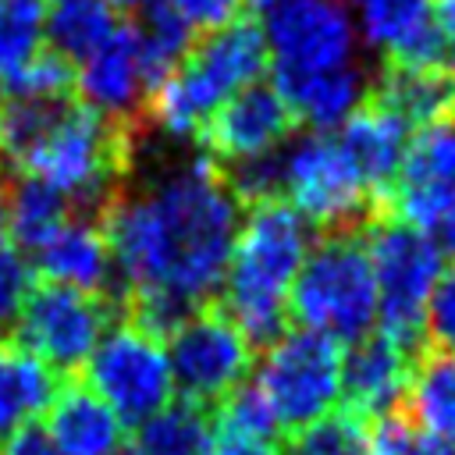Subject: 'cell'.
Here are the masks:
<instances>
[{
    "mask_svg": "<svg viewBox=\"0 0 455 455\" xmlns=\"http://www.w3.org/2000/svg\"><path fill=\"white\" fill-rule=\"evenodd\" d=\"M430 18H434L437 39H441L444 64L455 71V0H434L430 4Z\"/></svg>",
    "mask_w": 455,
    "mask_h": 455,
    "instance_id": "cell-35",
    "label": "cell"
},
{
    "mask_svg": "<svg viewBox=\"0 0 455 455\" xmlns=\"http://www.w3.org/2000/svg\"><path fill=\"white\" fill-rule=\"evenodd\" d=\"M402 409L416 427L455 448V355L430 352L416 359Z\"/></svg>",
    "mask_w": 455,
    "mask_h": 455,
    "instance_id": "cell-25",
    "label": "cell"
},
{
    "mask_svg": "<svg viewBox=\"0 0 455 455\" xmlns=\"http://www.w3.org/2000/svg\"><path fill=\"white\" fill-rule=\"evenodd\" d=\"M0 455H60V451H57V444L50 441L46 427L32 419V423L18 427V430L0 444Z\"/></svg>",
    "mask_w": 455,
    "mask_h": 455,
    "instance_id": "cell-34",
    "label": "cell"
},
{
    "mask_svg": "<svg viewBox=\"0 0 455 455\" xmlns=\"http://www.w3.org/2000/svg\"><path fill=\"white\" fill-rule=\"evenodd\" d=\"M213 441V409L171 398L160 412H153L146 423L135 427V448L142 455H210Z\"/></svg>",
    "mask_w": 455,
    "mask_h": 455,
    "instance_id": "cell-26",
    "label": "cell"
},
{
    "mask_svg": "<svg viewBox=\"0 0 455 455\" xmlns=\"http://www.w3.org/2000/svg\"><path fill=\"white\" fill-rule=\"evenodd\" d=\"M416 359L419 355H409L384 334H366L363 341H355L341 366L345 409L359 412L363 419H380L402 409Z\"/></svg>",
    "mask_w": 455,
    "mask_h": 455,
    "instance_id": "cell-15",
    "label": "cell"
},
{
    "mask_svg": "<svg viewBox=\"0 0 455 455\" xmlns=\"http://www.w3.org/2000/svg\"><path fill=\"white\" fill-rule=\"evenodd\" d=\"M43 427L60 455H114L124 444V430L114 409L78 377H68L53 391L43 412Z\"/></svg>",
    "mask_w": 455,
    "mask_h": 455,
    "instance_id": "cell-20",
    "label": "cell"
},
{
    "mask_svg": "<svg viewBox=\"0 0 455 455\" xmlns=\"http://www.w3.org/2000/svg\"><path fill=\"white\" fill-rule=\"evenodd\" d=\"M196 36L199 32H210V28H220L228 25L231 18H238L242 11V0H164Z\"/></svg>",
    "mask_w": 455,
    "mask_h": 455,
    "instance_id": "cell-32",
    "label": "cell"
},
{
    "mask_svg": "<svg viewBox=\"0 0 455 455\" xmlns=\"http://www.w3.org/2000/svg\"><path fill=\"white\" fill-rule=\"evenodd\" d=\"M114 455H142V451H139V448H135V444H121V448H117V451H114Z\"/></svg>",
    "mask_w": 455,
    "mask_h": 455,
    "instance_id": "cell-38",
    "label": "cell"
},
{
    "mask_svg": "<svg viewBox=\"0 0 455 455\" xmlns=\"http://www.w3.org/2000/svg\"><path fill=\"white\" fill-rule=\"evenodd\" d=\"M267 50L281 71H331L355 64L359 28L345 0H274L263 21Z\"/></svg>",
    "mask_w": 455,
    "mask_h": 455,
    "instance_id": "cell-11",
    "label": "cell"
},
{
    "mask_svg": "<svg viewBox=\"0 0 455 455\" xmlns=\"http://www.w3.org/2000/svg\"><path fill=\"white\" fill-rule=\"evenodd\" d=\"M434 235H437V252H444V256H451V263H455V206L434 224Z\"/></svg>",
    "mask_w": 455,
    "mask_h": 455,
    "instance_id": "cell-36",
    "label": "cell"
},
{
    "mask_svg": "<svg viewBox=\"0 0 455 455\" xmlns=\"http://www.w3.org/2000/svg\"><path fill=\"white\" fill-rule=\"evenodd\" d=\"M78 380L114 409L121 427L146 423L174 398L164 341L132 320H114L107 327Z\"/></svg>",
    "mask_w": 455,
    "mask_h": 455,
    "instance_id": "cell-8",
    "label": "cell"
},
{
    "mask_svg": "<svg viewBox=\"0 0 455 455\" xmlns=\"http://www.w3.org/2000/svg\"><path fill=\"white\" fill-rule=\"evenodd\" d=\"M359 36L384 64H444L430 0H359Z\"/></svg>",
    "mask_w": 455,
    "mask_h": 455,
    "instance_id": "cell-19",
    "label": "cell"
},
{
    "mask_svg": "<svg viewBox=\"0 0 455 455\" xmlns=\"http://www.w3.org/2000/svg\"><path fill=\"white\" fill-rule=\"evenodd\" d=\"M281 199L320 235L363 231L380 213L348 153L327 132H309L281 149Z\"/></svg>",
    "mask_w": 455,
    "mask_h": 455,
    "instance_id": "cell-6",
    "label": "cell"
},
{
    "mask_svg": "<svg viewBox=\"0 0 455 455\" xmlns=\"http://www.w3.org/2000/svg\"><path fill=\"white\" fill-rule=\"evenodd\" d=\"M313 245V228L284 199L245 206L224 267V313L252 348H267L288 331V291Z\"/></svg>",
    "mask_w": 455,
    "mask_h": 455,
    "instance_id": "cell-2",
    "label": "cell"
},
{
    "mask_svg": "<svg viewBox=\"0 0 455 455\" xmlns=\"http://www.w3.org/2000/svg\"><path fill=\"white\" fill-rule=\"evenodd\" d=\"M288 316L338 345H355L377 327V281L363 231H331L309 245L288 291Z\"/></svg>",
    "mask_w": 455,
    "mask_h": 455,
    "instance_id": "cell-4",
    "label": "cell"
},
{
    "mask_svg": "<svg viewBox=\"0 0 455 455\" xmlns=\"http://www.w3.org/2000/svg\"><path fill=\"white\" fill-rule=\"evenodd\" d=\"M363 235L377 281V334L409 355H419L427 338V299L441 274V252L427 231H416L391 213H377Z\"/></svg>",
    "mask_w": 455,
    "mask_h": 455,
    "instance_id": "cell-5",
    "label": "cell"
},
{
    "mask_svg": "<svg viewBox=\"0 0 455 455\" xmlns=\"http://www.w3.org/2000/svg\"><path fill=\"white\" fill-rule=\"evenodd\" d=\"M291 128L295 117L288 103L274 92V85L256 82L224 100L196 132V139L203 146V156H210L213 164H235L281 149Z\"/></svg>",
    "mask_w": 455,
    "mask_h": 455,
    "instance_id": "cell-13",
    "label": "cell"
},
{
    "mask_svg": "<svg viewBox=\"0 0 455 455\" xmlns=\"http://www.w3.org/2000/svg\"><path fill=\"white\" fill-rule=\"evenodd\" d=\"M121 21L124 14L107 0H50L43 11V46L78 68L121 28Z\"/></svg>",
    "mask_w": 455,
    "mask_h": 455,
    "instance_id": "cell-23",
    "label": "cell"
},
{
    "mask_svg": "<svg viewBox=\"0 0 455 455\" xmlns=\"http://www.w3.org/2000/svg\"><path fill=\"white\" fill-rule=\"evenodd\" d=\"M427 341L434 352L455 355V263L437 274L427 299Z\"/></svg>",
    "mask_w": 455,
    "mask_h": 455,
    "instance_id": "cell-31",
    "label": "cell"
},
{
    "mask_svg": "<svg viewBox=\"0 0 455 455\" xmlns=\"http://www.w3.org/2000/svg\"><path fill=\"white\" fill-rule=\"evenodd\" d=\"M43 46V4L0 0V75H14Z\"/></svg>",
    "mask_w": 455,
    "mask_h": 455,
    "instance_id": "cell-28",
    "label": "cell"
},
{
    "mask_svg": "<svg viewBox=\"0 0 455 455\" xmlns=\"http://www.w3.org/2000/svg\"><path fill=\"white\" fill-rule=\"evenodd\" d=\"M57 391V373L46 370L11 338L0 341V444L25 423L46 412Z\"/></svg>",
    "mask_w": 455,
    "mask_h": 455,
    "instance_id": "cell-24",
    "label": "cell"
},
{
    "mask_svg": "<svg viewBox=\"0 0 455 455\" xmlns=\"http://www.w3.org/2000/svg\"><path fill=\"white\" fill-rule=\"evenodd\" d=\"M270 85L274 92L288 103L291 117L327 132L345 124V117L366 100L370 92V75L363 71V64H345V68H331V71H281L270 68Z\"/></svg>",
    "mask_w": 455,
    "mask_h": 455,
    "instance_id": "cell-17",
    "label": "cell"
},
{
    "mask_svg": "<svg viewBox=\"0 0 455 455\" xmlns=\"http://www.w3.org/2000/svg\"><path fill=\"white\" fill-rule=\"evenodd\" d=\"M455 206V121L419 128L402 156V167L380 203V213L434 231V224Z\"/></svg>",
    "mask_w": 455,
    "mask_h": 455,
    "instance_id": "cell-12",
    "label": "cell"
},
{
    "mask_svg": "<svg viewBox=\"0 0 455 455\" xmlns=\"http://www.w3.org/2000/svg\"><path fill=\"white\" fill-rule=\"evenodd\" d=\"M4 100H7V89H4V82H0V110H4Z\"/></svg>",
    "mask_w": 455,
    "mask_h": 455,
    "instance_id": "cell-40",
    "label": "cell"
},
{
    "mask_svg": "<svg viewBox=\"0 0 455 455\" xmlns=\"http://www.w3.org/2000/svg\"><path fill=\"white\" fill-rule=\"evenodd\" d=\"M370 455H455V448L416 427L405 409H395L370 427Z\"/></svg>",
    "mask_w": 455,
    "mask_h": 455,
    "instance_id": "cell-29",
    "label": "cell"
},
{
    "mask_svg": "<svg viewBox=\"0 0 455 455\" xmlns=\"http://www.w3.org/2000/svg\"><path fill=\"white\" fill-rule=\"evenodd\" d=\"M245 4H249V7H252V11H259V7H270V4H274V0H245Z\"/></svg>",
    "mask_w": 455,
    "mask_h": 455,
    "instance_id": "cell-39",
    "label": "cell"
},
{
    "mask_svg": "<svg viewBox=\"0 0 455 455\" xmlns=\"http://www.w3.org/2000/svg\"><path fill=\"white\" fill-rule=\"evenodd\" d=\"M256 348L213 299L199 306L188 320H181L167 334V363L174 377V391L188 402L213 409L224 402L252 366Z\"/></svg>",
    "mask_w": 455,
    "mask_h": 455,
    "instance_id": "cell-10",
    "label": "cell"
},
{
    "mask_svg": "<svg viewBox=\"0 0 455 455\" xmlns=\"http://www.w3.org/2000/svg\"><path fill=\"white\" fill-rule=\"evenodd\" d=\"M412 139V128L391 110L384 107L380 100H373L366 92V100L345 117L341 124V149L348 153L352 167L359 171L363 185L370 188V196L377 203H384L398 167H402V156H405V146Z\"/></svg>",
    "mask_w": 455,
    "mask_h": 455,
    "instance_id": "cell-16",
    "label": "cell"
},
{
    "mask_svg": "<svg viewBox=\"0 0 455 455\" xmlns=\"http://www.w3.org/2000/svg\"><path fill=\"white\" fill-rule=\"evenodd\" d=\"M235 231L238 203L210 156L171 167L139 192L124 188L103 213L117 313L164 341L213 302Z\"/></svg>",
    "mask_w": 455,
    "mask_h": 455,
    "instance_id": "cell-1",
    "label": "cell"
},
{
    "mask_svg": "<svg viewBox=\"0 0 455 455\" xmlns=\"http://www.w3.org/2000/svg\"><path fill=\"white\" fill-rule=\"evenodd\" d=\"M370 96L391 107L409 128L455 121V71L444 64H384Z\"/></svg>",
    "mask_w": 455,
    "mask_h": 455,
    "instance_id": "cell-21",
    "label": "cell"
},
{
    "mask_svg": "<svg viewBox=\"0 0 455 455\" xmlns=\"http://www.w3.org/2000/svg\"><path fill=\"white\" fill-rule=\"evenodd\" d=\"M114 309L117 302L110 295H92V291L43 281V284H32L11 341L68 380V377H78L82 366L89 363L92 348L114 323L110 320Z\"/></svg>",
    "mask_w": 455,
    "mask_h": 455,
    "instance_id": "cell-9",
    "label": "cell"
},
{
    "mask_svg": "<svg viewBox=\"0 0 455 455\" xmlns=\"http://www.w3.org/2000/svg\"><path fill=\"white\" fill-rule=\"evenodd\" d=\"M267 71L263 25L252 14H238L220 28L199 32L188 53L149 89L146 128H160L178 139H196L206 117L235 92L256 85Z\"/></svg>",
    "mask_w": 455,
    "mask_h": 455,
    "instance_id": "cell-3",
    "label": "cell"
},
{
    "mask_svg": "<svg viewBox=\"0 0 455 455\" xmlns=\"http://www.w3.org/2000/svg\"><path fill=\"white\" fill-rule=\"evenodd\" d=\"M210 455H281V444H277V437L249 434V430H238V427L213 419Z\"/></svg>",
    "mask_w": 455,
    "mask_h": 455,
    "instance_id": "cell-33",
    "label": "cell"
},
{
    "mask_svg": "<svg viewBox=\"0 0 455 455\" xmlns=\"http://www.w3.org/2000/svg\"><path fill=\"white\" fill-rule=\"evenodd\" d=\"M11 249V238H7V206H4V181H0V252Z\"/></svg>",
    "mask_w": 455,
    "mask_h": 455,
    "instance_id": "cell-37",
    "label": "cell"
},
{
    "mask_svg": "<svg viewBox=\"0 0 455 455\" xmlns=\"http://www.w3.org/2000/svg\"><path fill=\"white\" fill-rule=\"evenodd\" d=\"M0 181H4V167H0Z\"/></svg>",
    "mask_w": 455,
    "mask_h": 455,
    "instance_id": "cell-41",
    "label": "cell"
},
{
    "mask_svg": "<svg viewBox=\"0 0 455 455\" xmlns=\"http://www.w3.org/2000/svg\"><path fill=\"white\" fill-rule=\"evenodd\" d=\"M341 366L345 352L334 338L306 327H288L263 348L252 384L263 395L277 430L291 434L334 412L341 398Z\"/></svg>",
    "mask_w": 455,
    "mask_h": 455,
    "instance_id": "cell-7",
    "label": "cell"
},
{
    "mask_svg": "<svg viewBox=\"0 0 455 455\" xmlns=\"http://www.w3.org/2000/svg\"><path fill=\"white\" fill-rule=\"evenodd\" d=\"M75 96L114 121H128L139 132H149L142 117L146 96H149V75H146L142 50L128 14L121 28L89 60L75 68Z\"/></svg>",
    "mask_w": 455,
    "mask_h": 455,
    "instance_id": "cell-14",
    "label": "cell"
},
{
    "mask_svg": "<svg viewBox=\"0 0 455 455\" xmlns=\"http://www.w3.org/2000/svg\"><path fill=\"white\" fill-rule=\"evenodd\" d=\"M4 206H7V238L14 242L18 252L43 249L75 217L71 199L60 188L18 171H4Z\"/></svg>",
    "mask_w": 455,
    "mask_h": 455,
    "instance_id": "cell-22",
    "label": "cell"
},
{
    "mask_svg": "<svg viewBox=\"0 0 455 455\" xmlns=\"http://www.w3.org/2000/svg\"><path fill=\"white\" fill-rule=\"evenodd\" d=\"M281 455H370V427L359 412L338 409L291 430Z\"/></svg>",
    "mask_w": 455,
    "mask_h": 455,
    "instance_id": "cell-27",
    "label": "cell"
},
{
    "mask_svg": "<svg viewBox=\"0 0 455 455\" xmlns=\"http://www.w3.org/2000/svg\"><path fill=\"white\" fill-rule=\"evenodd\" d=\"M32 284H36L32 263L18 249H4L0 252V341H7L14 334L18 313L32 291Z\"/></svg>",
    "mask_w": 455,
    "mask_h": 455,
    "instance_id": "cell-30",
    "label": "cell"
},
{
    "mask_svg": "<svg viewBox=\"0 0 455 455\" xmlns=\"http://www.w3.org/2000/svg\"><path fill=\"white\" fill-rule=\"evenodd\" d=\"M32 256H36L32 270H39L53 284H68V288L110 295V299L117 291L114 288V256H110V242H107L100 220L71 217Z\"/></svg>",
    "mask_w": 455,
    "mask_h": 455,
    "instance_id": "cell-18",
    "label": "cell"
}]
</instances>
